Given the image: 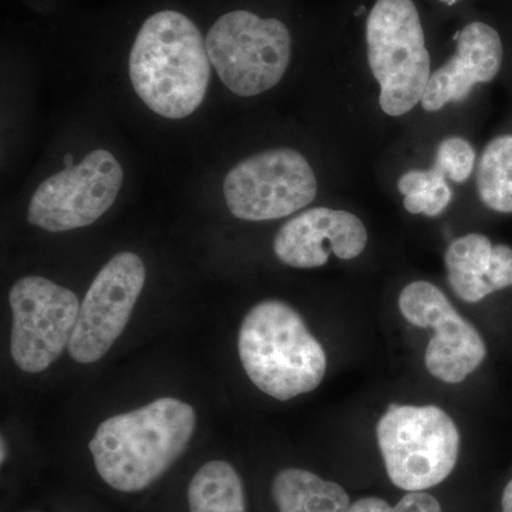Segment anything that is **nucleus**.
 <instances>
[{"label": "nucleus", "mask_w": 512, "mask_h": 512, "mask_svg": "<svg viewBox=\"0 0 512 512\" xmlns=\"http://www.w3.org/2000/svg\"><path fill=\"white\" fill-rule=\"evenodd\" d=\"M205 46L221 82L239 97L268 92L291 63V33L284 23L248 10L221 16L205 37Z\"/></svg>", "instance_id": "6"}, {"label": "nucleus", "mask_w": 512, "mask_h": 512, "mask_svg": "<svg viewBox=\"0 0 512 512\" xmlns=\"http://www.w3.org/2000/svg\"><path fill=\"white\" fill-rule=\"evenodd\" d=\"M123 168L107 150H94L82 163L64 168L37 187L28 221L47 232L89 227L117 200Z\"/></svg>", "instance_id": "9"}, {"label": "nucleus", "mask_w": 512, "mask_h": 512, "mask_svg": "<svg viewBox=\"0 0 512 512\" xmlns=\"http://www.w3.org/2000/svg\"><path fill=\"white\" fill-rule=\"evenodd\" d=\"M365 224L348 211L318 207L303 211L279 229L276 258L298 269L319 268L335 254L343 261L357 258L367 245Z\"/></svg>", "instance_id": "12"}, {"label": "nucleus", "mask_w": 512, "mask_h": 512, "mask_svg": "<svg viewBox=\"0 0 512 512\" xmlns=\"http://www.w3.org/2000/svg\"><path fill=\"white\" fill-rule=\"evenodd\" d=\"M440 2L444 3V5H447V6H453V5H456L458 0H440Z\"/></svg>", "instance_id": "24"}, {"label": "nucleus", "mask_w": 512, "mask_h": 512, "mask_svg": "<svg viewBox=\"0 0 512 512\" xmlns=\"http://www.w3.org/2000/svg\"><path fill=\"white\" fill-rule=\"evenodd\" d=\"M346 512H441L436 497L424 491H410L394 507L377 497H366L350 504Z\"/></svg>", "instance_id": "20"}, {"label": "nucleus", "mask_w": 512, "mask_h": 512, "mask_svg": "<svg viewBox=\"0 0 512 512\" xmlns=\"http://www.w3.org/2000/svg\"><path fill=\"white\" fill-rule=\"evenodd\" d=\"M238 352L249 380L282 402L318 389L328 366L325 349L302 316L275 299L258 303L245 316Z\"/></svg>", "instance_id": "3"}, {"label": "nucleus", "mask_w": 512, "mask_h": 512, "mask_svg": "<svg viewBox=\"0 0 512 512\" xmlns=\"http://www.w3.org/2000/svg\"><path fill=\"white\" fill-rule=\"evenodd\" d=\"M318 181L311 164L293 148H274L245 158L224 180V197L234 217L271 221L311 204Z\"/></svg>", "instance_id": "7"}, {"label": "nucleus", "mask_w": 512, "mask_h": 512, "mask_svg": "<svg viewBox=\"0 0 512 512\" xmlns=\"http://www.w3.org/2000/svg\"><path fill=\"white\" fill-rule=\"evenodd\" d=\"M501 504H503V512H512V480L505 487Z\"/></svg>", "instance_id": "21"}, {"label": "nucleus", "mask_w": 512, "mask_h": 512, "mask_svg": "<svg viewBox=\"0 0 512 512\" xmlns=\"http://www.w3.org/2000/svg\"><path fill=\"white\" fill-rule=\"evenodd\" d=\"M128 72L138 97L158 116H191L207 96L211 77L200 29L175 10L154 13L134 40Z\"/></svg>", "instance_id": "2"}, {"label": "nucleus", "mask_w": 512, "mask_h": 512, "mask_svg": "<svg viewBox=\"0 0 512 512\" xmlns=\"http://www.w3.org/2000/svg\"><path fill=\"white\" fill-rule=\"evenodd\" d=\"M457 50L440 69L431 74L421 106L429 113L448 103H460L478 83L495 79L503 63V43L497 30L473 22L456 36Z\"/></svg>", "instance_id": "13"}, {"label": "nucleus", "mask_w": 512, "mask_h": 512, "mask_svg": "<svg viewBox=\"0 0 512 512\" xmlns=\"http://www.w3.org/2000/svg\"><path fill=\"white\" fill-rule=\"evenodd\" d=\"M477 188L488 208L512 212V136L494 138L485 147L478 163Z\"/></svg>", "instance_id": "17"}, {"label": "nucleus", "mask_w": 512, "mask_h": 512, "mask_svg": "<svg viewBox=\"0 0 512 512\" xmlns=\"http://www.w3.org/2000/svg\"><path fill=\"white\" fill-rule=\"evenodd\" d=\"M2 456H0V460H2V463H5L6 460V454H8V448H6V441L2 437Z\"/></svg>", "instance_id": "22"}, {"label": "nucleus", "mask_w": 512, "mask_h": 512, "mask_svg": "<svg viewBox=\"0 0 512 512\" xmlns=\"http://www.w3.org/2000/svg\"><path fill=\"white\" fill-rule=\"evenodd\" d=\"M9 303L13 362L26 373L45 372L69 348L79 318V298L42 276H25L10 289Z\"/></svg>", "instance_id": "8"}, {"label": "nucleus", "mask_w": 512, "mask_h": 512, "mask_svg": "<svg viewBox=\"0 0 512 512\" xmlns=\"http://www.w3.org/2000/svg\"><path fill=\"white\" fill-rule=\"evenodd\" d=\"M403 318L417 328H433L426 349V367L444 383H461L477 370L487 356L478 330L458 315L447 296L426 281L412 282L399 296Z\"/></svg>", "instance_id": "11"}, {"label": "nucleus", "mask_w": 512, "mask_h": 512, "mask_svg": "<svg viewBox=\"0 0 512 512\" xmlns=\"http://www.w3.org/2000/svg\"><path fill=\"white\" fill-rule=\"evenodd\" d=\"M446 175L436 165L426 171H407L400 177L397 188L404 197V208L410 214L437 217L446 210L453 198Z\"/></svg>", "instance_id": "18"}, {"label": "nucleus", "mask_w": 512, "mask_h": 512, "mask_svg": "<svg viewBox=\"0 0 512 512\" xmlns=\"http://www.w3.org/2000/svg\"><path fill=\"white\" fill-rule=\"evenodd\" d=\"M474 163L476 151L471 144L461 137H448L439 144L433 165L451 181L461 184L470 178Z\"/></svg>", "instance_id": "19"}, {"label": "nucleus", "mask_w": 512, "mask_h": 512, "mask_svg": "<svg viewBox=\"0 0 512 512\" xmlns=\"http://www.w3.org/2000/svg\"><path fill=\"white\" fill-rule=\"evenodd\" d=\"M195 424V410L174 397L110 417L89 444L97 473L121 493L146 490L187 450Z\"/></svg>", "instance_id": "1"}, {"label": "nucleus", "mask_w": 512, "mask_h": 512, "mask_svg": "<svg viewBox=\"0 0 512 512\" xmlns=\"http://www.w3.org/2000/svg\"><path fill=\"white\" fill-rule=\"evenodd\" d=\"M448 282L463 301L477 303L512 286V248L491 244L481 234H468L448 245Z\"/></svg>", "instance_id": "14"}, {"label": "nucleus", "mask_w": 512, "mask_h": 512, "mask_svg": "<svg viewBox=\"0 0 512 512\" xmlns=\"http://www.w3.org/2000/svg\"><path fill=\"white\" fill-rule=\"evenodd\" d=\"M187 495L190 512H247L241 477L225 461L204 464L192 477Z\"/></svg>", "instance_id": "16"}, {"label": "nucleus", "mask_w": 512, "mask_h": 512, "mask_svg": "<svg viewBox=\"0 0 512 512\" xmlns=\"http://www.w3.org/2000/svg\"><path fill=\"white\" fill-rule=\"evenodd\" d=\"M376 431L387 476L407 493L443 483L456 467L460 433L440 407L390 404Z\"/></svg>", "instance_id": "5"}, {"label": "nucleus", "mask_w": 512, "mask_h": 512, "mask_svg": "<svg viewBox=\"0 0 512 512\" xmlns=\"http://www.w3.org/2000/svg\"><path fill=\"white\" fill-rule=\"evenodd\" d=\"M367 60L380 84V107L404 116L421 103L430 80V55L413 0H377L366 25Z\"/></svg>", "instance_id": "4"}, {"label": "nucleus", "mask_w": 512, "mask_h": 512, "mask_svg": "<svg viewBox=\"0 0 512 512\" xmlns=\"http://www.w3.org/2000/svg\"><path fill=\"white\" fill-rule=\"evenodd\" d=\"M64 164H66V168L74 167L72 154H67L66 158H64Z\"/></svg>", "instance_id": "23"}, {"label": "nucleus", "mask_w": 512, "mask_h": 512, "mask_svg": "<svg viewBox=\"0 0 512 512\" xmlns=\"http://www.w3.org/2000/svg\"><path fill=\"white\" fill-rule=\"evenodd\" d=\"M272 497L279 512H346L350 507L342 485L301 468L279 471L272 483Z\"/></svg>", "instance_id": "15"}, {"label": "nucleus", "mask_w": 512, "mask_h": 512, "mask_svg": "<svg viewBox=\"0 0 512 512\" xmlns=\"http://www.w3.org/2000/svg\"><path fill=\"white\" fill-rule=\"evenodd\" d=\"M146 266L133 252H120L101 268L80 305L69 343L74 362L90 365L120 338L143 292Z\"/></svg>", "instance_id": "10"}]
</instances>
